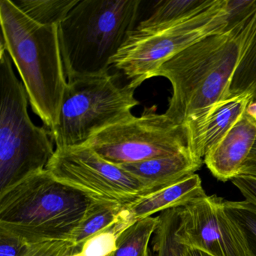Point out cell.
Instances as JSON below:
<instances>
[{"label":"cell","instance_id":"1","mask_svg":"<svg viewBox=\"0 0 256 256\" xmlns=\"http://www.w3.org/2000/svg\"><path fill=\"white\" fill-rule=\"evenodd\" d=\"M256 31V0H248L226 30L166 61L154 74L167 78L173 89L164 114L178 125H191L232 96L234 74Z\"/></svg>","mask_w":256,"mask_h":256},{"label":"cell","instance_id":"2","mask_svg":"<svg viewBox=\"0 0 256 256\" xmlns=\"http://www.w3.org/2000/svg\"><path fill=\"white\" fill-rule=\"evenodd\" d=\"M0 50L8 52L17 68L34 113L53 130L68 82L61 56L59 26L34 22L12 0L0 1Z\"/></svg>","mask_w":256,"mask_h":256},{"label":"cell","instance_id":"3","mask_svg":"<svg viewBox=\"0 0 256 256\" xmlns=\"http://www.w3.org/2000/svg\"><path fill=\"white\" fill-rule=\"evenodd\" d=\"M96 203L44 169L0 192V230L29 245L71 241Z\"/></svg>","mask_w":256,"mask_h":256},{"label":"cell","instance_id":"4","mask_svg":"<svg viewBox=\"0 0 256 256\" xmlns=\"http://www.w3.org/2000/svg\"><path fill=\"white\" fill-rule=\"evenodd\" d=\"M140 0H80L59 25L68 80L108 74L128 34L136 28Z\"/></svg>","mask_w":256,"mask_h":256},{"label":"cell","instance_id":"5","mask_svg":"<svg viewBox=\"0 0 256 256\" xmlns=\"http://www.w3.org/2000/svg\"><path fill=\"white\" fill-rule=\"evenodd\" d=\"M238 4L239 1L212 0L200 11L176 23L150 29L136 28L112 59V67L120 72L132 86L138 88L176 54L226 30Z\"/></svg>","mask_w":256,"mask_h":256},{"label":"cell","instance_id":"6","mask_svg":"<svg viewBox=\"0 0 256 256\" xmlns=\"http://www.w3.org/2000/svg\"><path fill=\"white\" fill-rule=\"evenodd\" d=\"M29 102L10 54L0 50V192L44 170L55 152L50 132L31 120Z\"/></svg>","mask_w":256,"mask_h":256},{"label":"cell","instance_id":"7","mask_svg":"<svg viewBox=\"0 0 256 256\" xmlns=\"http://www.w3.org/2000/svg\"><path fill=\"white\" fill-rule=\"evenodd\" d=\"M136 88L122 84L119 74L68 80L58 124L50 130L56 149L88 145L106 128L134 118Z\"/></svg>","mask_w":256,"mask_h":256},{"label":"cell","instance_id":"8","mask_svg":"<svg viewBox=\"0 0 256 256\" xmlns=\"http://www.w3.org/2000/svg\"><path fill=\"white\" fill-rule=\"evenodd\" d=\"M186 126L178 125L156 106L140 116L112 126L96 134L88 146L106 161L120 166L190 152Z\"/></svg>","mask_w":256,"mask_h":256},{"label":"cell","instance_id":"9","mask_svg":"<svg viewBox=\"0 0 256 256\" xmlns=\"http://www.w3.org/2000/svg\"><path fill=\"white\" fill-rule=\"evenodd\" d=\"M46 169L56 180L95 202L124 205L144 194L137 180L88 145L55 150Z\"/></svg>","mask_w":256,"mask_h":256},{"label":"cell","instance_id":"10","mask_svg":"<svg viewBox=\"0 0 256 256\" xmlns=\"http://www.w3.org/2000/svg\"><path fill=\"white\" fill-rule=\"evenodd\" d=\"M176 236L186 246L212 256H250L223 198L216 196L204 194L180 208Z\"/></svg>","mask_w":256,"mask_h":256},{"label":"cell","instance_id":"11","mask_svg":"<svg viewBox=\"0 0 256 256\" xmlns=\"http://www.w3.org/2000/svg\"><path fill=\"white\" fill-rule=\"evenodd\" d=\"M253 98L254 95L250 92L232 95L212 108L202 119L186 126L192 155L202 160L244 116Z\"/></svg>","mask_w":256,"mask_h":256},{"label":"cell","instance_id":"12","mask_svg":"<svg viewBox=\"0 0 256 256\" xmlns=\"http://www.w3.org/2000/svg\"><path fill=\"white\" fill-rule=\"evenodd\" d=\"M256 142V122L244 113L226 136L210 150L204 162L216 179L226 182L240 174Z\"/></svg>","mask_w":256,"mask_h":256},{"label":"cell","instance_id":"13","mask_svg":"<svg viewBox=\"0 0 256 256\" xmlns=\"http://www.w3.org/2000/svg\"><path fill=\"white\" fill-rule=\"evenodd\" d=\"M202 163L187 152L119 166L142 184L144 196L196 174Z\"/></svg>","mask_w":256,"mask_h":256},{"label":"cell","instance_id":"14","mask_svg":"<svg viewBox=\"0 0 256 256\" xmlns=\"http://www.w3.org/2000/svg\"><path fill=\"white\" fill-rule=\"evenodd\" d=\"M204 194L200 176L193 174L166 188L140 196L125 206L133 218L138 221L167 210L185 206Z\"/></svg>","mask_w":256,"mask_h":256},{"label":"cell","instance_id":"15","mask_svg":"<svg viewBox=\"0 0 256 256\" xmlns=\"http://www.w3.org/2000/svg\"><path fill=\"white\" fill-rule=\"evenodd\" d=\"M212 0H166L156 2L149 17L136 28H161L184 20L209 5Z\"/></svg>","mask_w":256,"mask_h":256},{"label":"cell","instance_id":"16","mask_svg":"<svg viewBox=\"0 0 256 256\" xmlns=\"http://www.w3.org/2000/svg\"><path fill=\"white\" fill-rule=\"evenodd\" d=\"M136 222L124 204L119 218L104 230L86 240L73 256H110L116 250L120 235Z\"/></svg>","mask_w":256,"mask_h":256},{"label":"cell","instance_id":"17","mask_svg":"<svg viewBox=\"0 0 256 256\" xmlns=\"http://www.w3.org/2000/svg\"><path fill=\"white\" fill-rule=\"evenodd\" d=\"M158 222V216L136 222L120 235L110 256H152L150 244Z\"/></svg>","mask_w":256,"mask_h":256},{"label":"cell","instance_id":"18","mask_svg":"<svg viewBox=\"0 0 256 256\" xmlns=\"http://www.w3.org/2000/svg\"><path fill=\"white\" fill-rule=\"evenodd\" d=\"M30 18L40 24L59 26L80 0H12Z\"/></svg>","mask_w":256,"mask_h":256},{"label":"cell","instance_id":"19","mask_svg":"<svg viewBox=\"0 0 256 256\" xmlns=\"http://www.w3.org/2000/svg\"><path fill=\"white\" fill-rule=\"evenodd\" d=\"M180 208L162 211L158 215V222L152 238L155 256H184L186 246L176 236L179 224Z\"/></svg>","mask_w":256,"mask_h":256},{"label":"cell","instance_id":"20","mask_svg":"<svg viewBox=\"0 0 256 256\" xmlns=\"http://www.w3.org/2000/svg\"><path fill=\"white\" fill-rule=\"evenodd\" d=\"M122 209L124 205L97 202L72 238L77 250L86 240L113 224Z\"/></svg>","mask_w":256,"mask_h":256},{"label":"cell","instance_id":"21","mask_svg":"<svg viewBox=\"0 0 256 256\" xmlns=\"http://www.w3.org/2000/svg\"><path fill=\"white\" fill-rule=\"evenodd\" d=\"M224 210L244 238L250 256H256V203L248 200L232 202L223 199Z\"/></svg>","mask_w":256,"mask_h":256},{"label":"cell","instance_id":"22","mask_svg":"<svg viewBox=\"0 0 256 256\" xmlns=\"http://www.w3.org/2000/svg\"><path fill=\"white\" fill-rule=\"evenodd\" d=\"M250 92L256 98V31L232 79V95Z\"/></svg>","mask_w":256,"mask_h":256},{"label":"cell","instance_id":"23","mask_svg":"<svg viewBox=\"0 0 256 256\" xmlns=\"http://www.w3.org/2000/svg\"><path fill=\"white\" fill-rule=\"evenodd\" d=\"M77 247L70 240H53L32 244L24 256H73Z\"/></svg>","mask_w":256,"mask_h":256},{"label":"cell","instance_id":"24","mask_svg":"<svg viewBox=\"0 0 256 256\" xmlns=\"http://www.w3.org/2000/svg\"><path fill=\"white\" fill-rule=\"evenodd\" d=\"M30 246L20 238L0 230V256H24Z\"/></svg>","mask_w":256,"mask_h":256},{"label":"cell","instance_id":"25","mask_svg":"<svg viewBox=\"0 0 256 256\" xmlns=\"http://www.w3.org/2000/svg\"><path fill=\"white\" fill-rule=\"evenodd\" d=\"M232 182L246 200L256 203V176L239 174L232 180Z\"/></svg>","mask_w":256,"mask_h":256},{"label":"cell","instance_id":"26","mask_svg":"<svg viewBox=\"0 0 256 256\" xmlns=\"http://www.w3.org/2000/svg\"><path fill=\"white\" fill-rule=\"evenodd\" d=\"M240 174L256 176V142L248 158L244 162Z\"/></svg>","mask_w":256,"mask_h":256},{"label":"cell","instance_id":"27","mask_svg":"<svg viewBox=\"0 0 256 256\" xmlns=\"http://www.w3.org/2000/svg\"><path fill=\"white\" fill-rule=\"evenodd\" d=\"M245 114L256 122V98H253L247 106Z\"/></svg>","mask_w":256,"mask_h":256},{"label":"cell","instance_id":"28","mask_svg":"<svg viewBox=\"0 0 256 256\" xmlns=\"http://www.w3.org/2000/svg\"><path fill=\"white\" fill-rule=\"evenodd\" d=\"M184 256H212L208 253L204 252L200 250H196V248H190V247H186L184 251Z\"/></svg>","mask_w":256,"mask_h":256}]
</instances>
